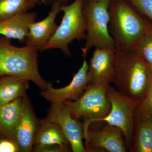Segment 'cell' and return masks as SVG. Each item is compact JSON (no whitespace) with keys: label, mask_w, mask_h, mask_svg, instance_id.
<instances>
[{"label":"cell","mask_w":152,"mask_h":152,"mask_svg":"<svg viewBox=\"0 0 152 152\" xmlns=\"http://www.w3.org/2000/svg\"><path fill=\"white\" fill-rule=\"evenodd\" d=\"M140 14L152 22V0H126Z\"/></svg>","instance_id":"21"},{"label":"cell","mask_w":152,"mask_h":152,"mask_svg":"<svg viewBox=\"0 0 152 152\" xmlns=\"http://www.w3.org/2000/svg\"><path fill=\"white\" fill-rule=\"evenodd\" d=\"M37 4H50V3H59L62 5H66L69 4L71 0H34Z\"/></svg>","instance_id":"25"},{"label":"cell","mask_w":152,"mask_h":152,"mask_svg":"<svg viewBox=\"0 0 152 152\" xmlns=\"http://www.w3.org/2000/svg\"><path fill=\"white\" fill-rule=\"evenodd\" d=\"M115 50V48H95L88 65L89 84L108 87L113 82Z\"/></svg>","instance_id":"11"},{"label":"cell","mask_w":152,"mask_h":152,"mask_svg":"<svg viewBox=\"0 0 152 152\" xmlns=\"http://www.w3.org/2000/svg\"><path fill=\"white\" fill-rule=\"evenodd\" d=\"M110 0H85L83 12L86 21L85 46L81 49L83 56L93 48H116L109 32V6Z\"/></svg>","instance_id":"5"},{"label":"cell","mask_w":152,"mask_h":152,"mask_svg":"<svg viewBox=\"0 0 152 152\" xmlns=\"http://www.w3.org/2000/svg\"><path fill=\"white\" fill-rule=\"evenodd\" d=\"M37 14L27 12L0 21V35L26 43L30 25L36 21Z\"/></svg>","instance_id":"14"},{"label":"cell","mask_w":152,"mask_h":152,"mask_svg":"<svg viewBox=\"0 0 152 152\" xmlns=\"http://www.w3.org/2000/svg\"><path fill=\"white\" fill-rule=\"evenodd\" d=\"M86 152H126L122 131L116 126L106 124L101 130L84 131Z\"/></svg>","instance_id":"9"},{"label":"cell","mask_w":152,"mask_h":152,"mask_svg":"<svg viewBox=\"0 0 152 152\" xmlns=\"http://www.w3.org/2000/svg\"><path fill=\"white\" fill-rule=\"evenodd\" d=\"M85 0H75L70 4L62 5L64 15L54 34L44 46L42 51L59 49L67 56H72L69 45L74 40L86 39L87 25L83 12Z\"/></svg>","instance_id":"4"},{"label":"cell","mask_w":152,"mask_h":152,"mask_svg":"<svg viewBox=\"0 0 152 152\" xmlns=\"http://www.w3.org/2000/svg\"><path fill=\"white\" fill-rule=\"evenodd\" d=\"M40 121L36 115L29 99L26 95L21 118L12 138V140L17 144L20 152H30L33 151L40 125Z\"/></svg>","instance_id":"12"},{"label":"cell","mask_w":152,"mask_h":152,"mask_svg":"<svg viewBox=\"0 0 152 152\" xmlns=\"http://www.w3.org/2000/svg\"><path fill=\"white\" fill-rule=\"evenodd\" d=\"M62 5L60 3H53L50 11L45 18L30 25L26 45L35 47L38 50L42 51L44 46L58 28L56 20L58 14L61 12Z\"/></svg>","instance_id":"13"},{"label":"cell","mask_w":152,"mask_h":152,"mask_svg":"<svg viewBox=\"0 0 152 152\" xmlns=\"http://www.w3.org/2000/svg\"><path fill=\"white\" fill-rule=\"evenodd\" d=\"M37 5L34 0H0V21L27 12Z\"/></svg>","instance_id":"19"},{"label":"cell","mask_w":152,"mask_h":152,"mask_svg":"<svg viewBox=\"0 0 152 152\" xmlns=\"http://www.w3.org/2000/svg\"><path fill=\"white\" fill-rule=\"evenodd\" d=\"M20 150L17 144L12 140L0 139V152H18Z\"/></svg>","instance_id":"24"},{"label":"cell","mask_w":152,"mask_h":152,"mask_svg":"<svg viewBox=\"0 0 152 152\" xmlns=\"http://www.w3.org/2000/svg\"><path fill=\"white\" fill-rule=\"evenodd\" d=\"M84 61L81 67L74 76L68 86L61 88H55L51 83H48L46 88L42 90L41 96L51 103L64 102L66 101H76L84 94L89 83L88 65L83 55Z\"/></svg>","instance_id":"10"},{"label":"cell","mask_w":152,"mask_h":152,"mask_svg":"<svg viewBox=\"0 0 152 152\" xmlns=\"http://www.w3.org/2000/svg\"><path fill=\"white\" fill-rule=\"evenodd\" d=\"M109 32L115 48L135 47L152 27L126 0H110Z\"/></svg>","instance_id":"2"},{"label":"cell","mask_w":152,"mask_h":152,"mask_svg":"<svg viewBox=\"0 0 152 152\" xmlns=\"http://www.w3.org/2000/svg\"><path fill=\"white\" fill-rule=\"evenodd\" d=\"M25 96L0 105V139H9L12 140L21 118Z\"/></svg>","instance_id":"15"},{"label":"cell","mask_w":152,"mask_h":152,"mask_svg":"<svg viewBox=\"0 0 152 152\" xmlns=\"http://www.w3.org/2000/svg\"><path fill=\"white\" fill-rule=\"evenodd\" d=\"M107 88L89 84L78 99L64 102L74 117L84 119V130L88 129L92 123L99 122L110 113L111 105L107 96Z\"/></svg>","instance_id":"6"},{"label":"cell","mask_w":152,"mask_h":152,"mask_svg":"<svg viewBox=\"0 0 152 152\" xmlns=\"http://www.w3.org/2000/svg\"><path fill=\"white\" fill-rule=\"evenodd\" d=\"M34 145H59L63 147L70 146L69 143L64 135L61 128L54 123L44 118L41 120Z\"/></svg>","instance_id":"18"},{"label":"cell","mask_w":152,"mask_h":152,"mask_svg":"<svg viewBox=\"0 0 152 152\" xmlns=\"http://www.w3.org/2000/svg\"><path fill=\"white\" fill-rule=\"evenodd\" d=\"M134 118V132L130 151L152 152V115L135 112Z\"/></svg>","instance_id":"16"},{"label":"cell","mask_w":152,"mask_h":152,"mask_svg":"<svg viewBox=\"0 0 152 152\" xmlns=\"http://www.w3.org/2000/svg\"><path fill=\"white\" fill-rule=\"evenodd\" d=\"M29 82L18 76H0V105L25 96L29 87Z\"/></svg>","instance_id":"17"},{"label":"cell","mask_w":152,"mask_h":152,"mask_svg":"<svg viewBox=\"0 0 152 152\" xmlns=\"http://www.w3.org/2000/svg\"><path fill=\"white\" fill-rule=\"evenodd\" d=\"M135 112L152 115V76L146 94L139 104Z\"/></svg>","instance_id":"22"},{"label":"cell","mask_w":152,"mask_h":152,"mask_svg":"<svg viewBox=\"0 0 152 152\" xmlns=\"http://www.w3.org/2000/svg\"><path fill=\"white\" fill-rule=\"evenodd\" d=\"M33 151L39 152H70L68 147H63L59 145H35Z\"/></svg>","instance_id":"23"},{"label":"cell","mask_w":152,"mask_h":152,"mask_svg":"<svg viewBox=\"0 0 152 152\" xmlns=\"http://www.w3.org/2000/svg\"><path fill=\"white\" fill-rule=\"evenodd\" d=\"M38 50L35 47L13 45L11 39L0 35V76L14 75L34 83L41 90L48 83L38 69Z\"/></svg>","instance_id":"3"},{"label":"cell","mask_w":152,"mask_h":152,"mask_svg":"<svg viewBox=\"0 0 152 152\" xmlns=\"http://www.w3.org/2000/svg\"><path fill=\"white\" fill-rule=\"evenodd\" d=\"M92 1H99V0H92Z\"/></svg>","instance_id":"26"},{"label":"cell","mask_w":152,"mask_h":152,"mask_svg":"<svg viewBox=\"0 0 152 152\" xmlns=\"http://www.w3.org/2000/svg\"><path fill=\"white\" fill-rule=\"evenodd\" d=\"M135 47L152 71V27L140 39Z\"/></svg>","instance_id":"20"},{"label":"cell","mask_w":152,"mask_h":152,"mask_svg":"<svg viewBox=\"0 0 152 152\" xmlns=\"http://www.w3.org/2000/svg\"><path fill=\"white\" fill-rule=\"evenodd\" d=\"M46 119L61 128L73 152H86L83 144V125L74 118L65 103H51Z\"/></svg>","instance_id":"8"},{"label":"cell","mask_w":152,"mask_h":152,"mask_svg":"<svg viewBox=\"0 0 152 152\" xmlns=\"http://www.w3.org/2000/svg\"><path fill=\"white\" fill-rule=\"evenodd\" d=\"M107 94L111 109L108 115L99 122H105L121 129L127 149L130 150L134 132L135 112L141 101L129 97L110 85L107 88Z\"/></svg>","instance_id":"7"},{"label":"cell","mask_w":152,"mask_h":152,"mask_svg":"<svg viewBox=\"0 0 152 152\" xmlns=\"http://www.w3.org/2000/svg\"><path fill=\"white\" fill-rule=\"evenodd\" d=\"M113 82L127 96L142 101L146 94L152 71L135 47L116 48Z\"/></svg>","instance_id":"1"}]
</instances>
